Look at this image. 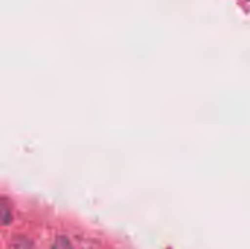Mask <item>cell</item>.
Here are the masks:
<instances>
[{"label":"cell","mask_w":250,"mask_h":249,"mask_svg":"<svg viewBox=\"0 0 250 249\" xmlns=\"http://www.w3.org/2000/svg\"><path fill=\"white\" fill-rule=\"evenodd\" d=\"M1 211H3V214H1V222H3V225L6 226V225L9 223V219H7L9 213H7V208H6V200L1 201Z\"/></svg>","instance_id":"obj_2"},{"label":"cell","mask_w":250,"mask_h":249,"mask_svg":"<svg viewBox=\"0 0 250 249\" xmlns=\"http://www.w3.org/2000/svg\"><path fill=\"white\" fill-rule=\"evenodd\" d=\"M51 249H73V248H72V244L67 241V238H64V236H59V238L56 239V242L53 244Z\"/></svg>","instance_id":"obj_1"}]
</instances>
